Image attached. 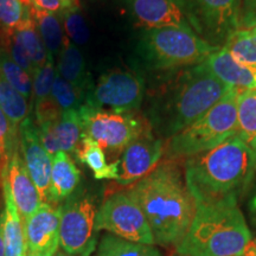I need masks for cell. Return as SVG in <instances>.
I'll list each match as a JSON object with an SVG mask.
<instances>
[{
  "instance_id": "30",
  "label": "cell",
  "mask_w": 256,
  "mask_h": 256,
  "mask_svg": "<svg viewBox=\"0 0 256 256\" xmlns=\"http://www.w3.org/2000/svg\"><path fill=\"white\" fill-rule=\"evenodd\" d=\"M51 101L60 114L63 112L80 110L84 104V95L56 74L51 90Z\"/></svg>"
},
{
  "instance_id": "7",
  "label": "cell",
  "mask_w": 256,
  "mask_h": 256,
  "mask_svg": "<svg viewBox=\"0 0 256 256\" xmlns=\"http://www.w3.org/2000/svg\"><path fill=\"white\" fill-rule=\"evenodd\" d=\"M82 118L83 136L90 138L104 151L119 154L148 130L150 124L133 113H115L108 110H94L83 104L80 108Z\"/></svg>"
},
{
  "instance_id": "37",
  "label": "cell",
  "mask_w": 256,
  "mask_h": 256,
  "mask_svg": "<svg viewBox=\"0 0 256 256\" xmlns=\"http://www.w3.org/2000/svg\"><path fill=\"white\" fill-rule=\"evenodd\" d=\"M30 2L34 8L51 12V14H58V12L62 14L63 11L69 8L64 0H30Z\"/></svg>"
},
{
  "instance_id": "1",
  "label": "cell",
  "mask_w": 256,
  "mask_h": 256,
  "mask_svg": "<svg viewBox=\"0 0 256 256\" xmlns=\"http://www.w3.org/2000/svg\"><path fill=\"white\" fill-rule=\"evenodd\" d=\"M255 171L254 153L236 134L215 148L188 156L185 183L196 206L238 204Z\"/></svg>"
},
{
  "instance_id": "26",
  "label": "cell",
  "mask_w": 256,
  "mask_h": 256,
  "mask_svg": "<svg viewBox=\"0 0 256 256\" xmlns=\"http://www.w3.org/2000/svg\"><path fill=\"white\" fill-rule=\"evenodd\" d=\"M96 256H162L154 246L130 242L107 234L98 246Z\"/></svg>"
},
{
  "instance_id": "28",
  "label": "cell",
  "mask_w": 256,
  "mask_h": 256,
  "mask_svg": "<svg viewBox=\"0 0 256 256\" xmlns=\"http://www.w3.org/2000/svg\"><path fill=\"white\" fill-rule=\"evenodd\" d=\"M28 101L0 76V108L17 130L30 113Z\"/></svg>"
},
{
  "instance_id": "5",
  "label": "cell",
  "mask_w": 256,
  "mask_h": 256,
  "mask_svg": "<svg viewBox=\"0 0 256 256\" xmlns=\"http://www.w3.org/2000/svg\"><path fill=\"white\" fill-rule=\"evenodd\" d=\"M139 48L150 68L171 72L202 64L218 49L192 28L172 26L145 28Z\"/></svg>"
},
{
  "instance_id": "15",
  "label": "cell",
  "mask_w": 256,
  "mask_h": 256,
  "mask_svg": "<svg viewBox=\"0 0 256 256\" xmlns=\"http://www.w3.org/2000/svg\"><path fill=\"white\" fill-rule=\"evenodd\" d=\"M126 4L136 23L145 28H192L182 0H126Z\"/></svg>"
},
{
  "instance_id": "2",
  "label": "cell",
  "mask_w": 256,
  "mask_h": 256,
  "mask_svg": "<svg viewBox=\"0 0 256 256\" xmlns=\"http://www.w3.org/2000/svg\"><path fill=\"white\" fill-rule=\"evenodd\" d=\"M128 192L142 210L156 244L177 247L196 214L194 198L178 166L174 162L158 165Z\"/></svg>"
},
{
  "instance_id": "34",
  "label": "cell",
  "mask_w": 256,
  "mask_h": 256,
  "mask_svg": "<svg viewBox=\"0 0 256 256\" xmlns=\"http://www.w3.org/2000/svg\"><path fill=\"white\" fill-rule=\"evenodd\" d=\"M0 46L8 52V55L20 68H23L28 75L34 78L36 70H34L30 58L25 52L23 46L16 36L14 30H0Z\"/></svg>"
},
{
  "instance_id": "6",
  "label": "cell",
  "mask_w": 256,
  "mask_h": 256,
  "mask_svg": "<svg viewBox=\"0 0 256 256\" xmlns=\"http://www.w3.org/2000/svg\"><path fill=\"white\" fill-rule=\"evenodd\" d=\"M238 89L232 88L217 104L185 130L171 136L168 156H192L209 151L238 134Z\"/></svg>"
},
{
  "instance_id": "4",
  "label": "cell",
  "mask_w": 256,
  "mask_h": 256,
  "mask_svg": "<svg viewBox=\"0 0 256 256\" xmlns=\"http://www.w3.org/2000/svg\"><path fill=\"white\" fill-rule=\"evenodd\" d=\"M250 240L238 204L198 206L176 252L179 256H240Z\"/></svg>"
},
{
  "instance_id": "11",
  "label": "cell",
  "mask_w": 256,
  "mask_h": 256,
  "mask_svg": "<svg viewBox=\"0 0 256 256\" xmlns=\"http://www.w3.org/2000/svg\"><path fill=\"white\" fill-rule=\"evenodd\" d=\"M96 208L87 196H70L62 206L60 240L62 252L69 256H90L98 246Z\"/></svg>"
},
{
  "instance_id": "44",
  "label": "cell",
  "mask_w": 256,
  "mask_h": 256,
  "mask_svg": "<svg viewBox=\"0 0 256 256\" xmlns=\"http://www.w3.org/2000/svg\"><path fill=\"white\" fill-rule=\"evenodd\" d=\"M177 256H179V255H177Z\"/></svg>"
},
{
  "instance_id": "16",
  "label": "cell",
  "mask_w": 256,
  "mask_h": 256,
  "mask_svg": "<svg viewBox=\"0 0 256 256\" xmlns=\"http://www.w3.org/2000/svg\"><path fill=\"white\" fill-rule=\"evenodd\" d=\"M0 176L8 179L14 203L24 223L42 206L40 192L28 174L20 150H16L6 165L0 170Z\"/></svg>"
},
{
  "instance_id": "10",
  "label": "cell",
  "mask_w": 256,
  "mask_h": 256,
  "mask_svg": "<svg viewBox=\"0 0 256 256\" xmlns=\"http://www.w3.org/2000/svg\"><path fill=\"white\" fill-rule=\"evenodd\" d=\"M196 34L210 46L220 48L240 30V0H182Z\"/></svg>"
},
{
  "instance_id": "39",
  "label": "cell",
  "mask_w": 256,
  "mask_h": 256,
  "mask_svg": "<svg viewBox=\"0 0 256 256\" xmlns=\"http://www.w3.org/2000/svg\"><path fill=\"white\" fill-rule=\"evenodd\" d=\"M240 256H256V238L250 240V242L248 243L247 247Z\"/></svg>"
},
{
  "instance_id": "8",
  "label": "cell",
  "mask_w": 256,
  "mask_h": 256,
  "mask_svg": "<svg viewBox=\"0 0 256 256\" xmlns=\"http://www.w3.org/2000/svg\"><path fill=\"white\" fill-rule=\"evenodd\" d=\"M95 230H104L130 242L156 244L142 210L128 190L116 192L102 203L96 211Z\"/></svg>"
},
{
  "instance_id": "42",
  "label": "cell",
  "mask_w": 256,
  "mask_h": 256,
  "mask_svg": "<svg viewBox=\"0 0 256 256\" xmlns=\"http://www.w3.org/2000/svg\"><path fill=\"white\" fill-rule=\"evenodd\" d=\"M249 30H252V32H254V34H256V26L252 28H249Z\"/></svg>"
},
{
  "instance_id": "31",
  "label": "cell",
  "mask_w": 256,
  "mask_h": 256,
  "mask_svg": "<svg viewBox=\"0 0 256 256\" xmlns=\"http://www.w3.org/2000/svg\"><path fill=\"white\" fill-rule=\"evenodd\" d=\"M56 66L55 58L48 54L46 63L43 64L40 69L37 70V72L34 76V110H38L40 106L46 104L51 98V90H52L54 81L56 78Z\"/></svg>"
},
{
  "instance_id": "19",
  "label": "cell",
  "mask_w": 256,
  "mask_h": 256,
  "mask_svg": "<svg viewBox=\"0 0 256 256\" xmlns=\"http://www.w3.org/2000/svg\"><path fill=\"white\" fill-rule=\"evenodd\" d=\"M81 180V172L66 152H58L52 158L51 168L50 203L57 206L60 202L68 200Z\"/></svg>"
},
{
  "instance_id": "41",
  "label": "cell",
  "mask_w": 256,
  "mask_h": 256,
  "mask_svg": "<svg viewBox=\"0 0 256 256\" xmlns=\"http://www.w3.org/2000/svg\"><path fill=\"white\" fill-rule=\"evenodd\" d=\"M55 256H69V255L66 254V252H58Z\"/></svg>"
},
{
  "instance_id": "25",
  "label": "cell",
  "mask_w": 256,
  "mask_h": 256,
  "mask_svg": "<svg viewBox=\"0 0 256 256\" xmlns=\"http://www.w3.org/2000/svg\"><path fill=\"white\" fill-rule=\"evenodd\" d=\"M14 31L37 72V70L40 69L43 64L46 63L48 51L44 46L40 34H38L32 14L25 19L23 23H20L17 28H14Z\"/></svg>"
},
{
  "instance_id": "14",
  "label": "cell",
  "mask_w": 256,
  "mask_h": 256,
  "mask_svg": "<svg viewBox=\"0 0 256 256\" xmlns=\"http://www.w3.org/2000/svg\"><path fill=\"white\" fill-rule=\"evenodd\" d=\"M19 146L25 166L43 203H50L52 158L42 145L36 124L28 116L18 128Z\"/></svg>"
},
{
  "instance_id": "38",
  "label": "cell",
  "mask_w": 256,
  "mask_h": 256,
  "mask_svg": "<svg viewBox=\"0 0 256 256\" xmlns=\"http://www.w3.org/2000/svg\"><path fill=\"white\" fill-rule=\"evenodd\" d=\"M0 256H5V240H4V210L0 211Z\"/></svg>"
},
{
  "instance_id": "29",
  "label": "cell",
  "mask_w": 256,
  "mask_h": 256,
  "mask_svg": "<svg viewBox=\"0 0 256 256\" xmlns=\"http://www.w3.org/2000/svg\"><path fill=\"white\" fill-rule=\"evenodd\" d=\"M0 76L20 92L25 98H30L34 92V78L18 66L8 52L0 46Z\"/></svg>"
},
{
  "instance_id": "13",
  "label": "cell",
  "mask_w": 256,
  "mask_h": 256,
  "mask_svg": "<svg viewBox=\"0 0 256 256\" xmlns=\"http://www.w3.org/2000/svg\"><path fill=\"white\" fill-rule=\"evenodd\" d=\"M60 215L62 206L42 203L24 223L26 256H55L58 252Z\"/></svg>"
},
{
  "instance_id": "43",
  "label": "cell",
  "mask_w": 256,
  "mask_h": 256,
  "mask_svg": "<svg viewBox=\"0 0 256 256\" xmlns=\"http://www.w3.org/2000/svg\"><path fill=\"white\" fill-rule=\"evenodd\" d=\"M25 2H30V0H25Z\"/></svg>"
},
{
  "instance_id": "20",
  "label": "cell",
  "mask_w": 256,
  "mask_h": 256,
  "mask_svg": "<svg viewBox=\"0 0 256 256\" xmlns=\"http://www.w3.org/2000/svg\"><path fill=\"white\" fill-rule=\"evenodd\" d=\"M57 58H58L56 66L57 74L81 92L86 98V94L92 87V83L89 81V75L86 68V60L78 46L66 38Z\"/></svg>"
},
{
  "instance_id": "3",
  "label": "cell",
  "mask_w": 256,
  "mask_h": 256,
  "mask_svg": "<svg viewBox=\"0 0 256 256\" xmlns=\"http://www.w3.org/2000/svg\"><path fill=\"white\" fill-rule=\"evenodd\" d=\"M176 72L153 110L156 126L166 136H174L194 124L232 88L214 76L203 63Z\"/></svg>"
},
{
  "instance_id": "36",
  "label": "cell",
  "mask_w": 256,
  "mask_h": 256,
  "mask_svg": "<svg viewBox=\"0 0 256 256\" xmlns=\"http://www.w3.org/2000/svg\"><path fill=\"white\" fill-rule=\"evenodd\" d=\"M256 26V0H240V28Z\"/></svg>"
},
{
  "instance_id": "22",
  "label": "cell",
  "mask_w": 256,
  "mask_h": 256,
  "mask_svg": "<svg viewBox=\"0 0 256 256\" xmlns=\"http://www.w3.org/2000/svg\"><path fill=\"white\" fill-rule=\"evenodd\" d=\"M54 133L60 152L76 154L83 138V124L80 110L63 112L56 121Z\"/></svg>"
},
{
  "instance_id": "21",
  "label": "cell",
  "mask_w": 256,
  "mask_h": 256,
  "mask_svg": "<svg viewBox=\"0 0 256 256\" xmlns=\"http://www.w3.org/2000/svg\"><path fill=\"white\" fill-rule=\"evenodd\" d=\"M78 160L88 166L95 179H115L119 177V160L108 162L104 148L90 138L83 136L76 152Z\"/></svg>"
},
{
  "instance_id": "32",
  "label": "cell",
  "mask_w": 256,
  "mask_h": 256,
  "mask_svg": "<svg viewBox=\"0 0 256 256\" xmlns=\"http://www.w3.org/2000/svg\"><path fill=\"white\" fill-rule=\"evenodd\" d=\"M32 14L25 0H0V30H14Z\"/></svg>"
},
{
  "instance_id": "35",
  "label": "cell",
  "mask_w": 256,
  "mask_h": 256,
  "mask_svg": "<svg viewBox=\"0 0 256 256\" xmlns=\"http://www.w3.org/2000/svg\"><path fill=\"white\" fill-rule=\"evenodd\" d=\"M18 133L17 128L0 108V170L6 165L16 150H18Z\"/></svg>"
},
{
  "instance_id": "24",
  "label": "cell",
  "mask_w": 256,
  "mask_h": 256,
  "mask_svg": "<svg viewBox=\"0 0 256 256\" xmlns=\"http://www.w3.org/2000/svg\"><path fill=\"white\" fill-rule=\"evenodd\" d=\"M238 136L252 148L256 142V89L240 90L238 96Z\"/></svg>"
},
{
  "instance_id": "12",
  "label": "cell",
  "mask_w": 256,
  "mask_h": 256,
  "mask_svg": "<svg viewBox=\"0 0 256 256\" xmlns=\"http://www.w3.org/2000/svg\"><path fill=\"white\" fill-rule=\"evenodd\" d=\"M162 153L164 142L148 128L124 150L116 182L121 185L136 184L158 166Z\"/></svg>"
},
{
  "instance_id": "27",
  "label": "cell",
  "mask_w": 256,
  "mask_h": 256,
  "mask_svg": "<svg viewBox=\"0 0 256 256\" xmlns=\"http://www.w3.org/2000/svg\"><path fill=\"white\" fill-rule=\"evenodd\" d=\"M238 62L256 69V34L249 28H240L222 46Z\"/></svg>"
},
{
  "instance_id": "40",
  "label": "cell",
  "mask_w": 256,
  "mask_h": 256,
  "mask_svg": "<svg viewBox=\"0 0 256 256\" xmlns=\"http://www.w3.org/2000/svg\"><path fill=\"white\" fill-rule=\"evenodd\" d=\"M252 153H254V158H255V168H256V142H255V145L252 146Z\"/></svg>"
},
{
  "instance_id": "9",
  "label": "cell",
  "mask_w": 256,
  "mask_h": 256,
  "mask_svg": "<svg viewBox=\"0 0 256 256\" xmlns=\"http://www.w3.org/2000/svg\"><path fill=\"white\" fill-rule=\"evenodd\" d=\"M144 94L145 82L139 74L113 70L92 84L83 104L94 110L132 113L142 106Z\"/></svg>"
},
{
  "instance_id": "18",
  "label": "cell",
  "mask_w": 256,
  "mask_h": 256,
  "mask_svg": "<svg viewBox=\"0 0 256 256\" xmlns=\"http://www.w3.org/2000/svg\"><path fill=\"white\" fill-rule=\"evenodd\" d=\"M4 198V240L5 256H26L24 238V226L20 214L16 206L8 182L0 176Z\"/></svg>"
},
{
  "instance_id": "33",
  "label": "cell",
  "mask_w": 256,
  "mask_h": 256,
  "mask_svg": "<svg viewBox=\"0 0 256 256\" xmlns=\"http://www.w3.org/2000/svg\"><path fill=\"white\" fill-rule=\"evenodd\" d=\"M63 28L66 34V40L76 46H84L89 40V30L78 6L66 10L62 14Z\"/></svg>"
},
{
  "instance_id": "17",
  "label": "cell",
  "mask_w": 256,
  "mask_h": 256,
  "mask_svg": "<svg viewBox=\"0 0 256 256\" xmlns=\"http://www.w3.org/2000/svg\"><path fill=\"white\" fill-rule=\"evenodd\" d=\"M214 76L238 90L256 89V69L243 66L224 48H218L203 62Z\"/></svg>"
},
{
  "instance_id": "23",
  "label": "cell",
  "mask_w": 256,
  "mask_h": 256,
  "mask_svg": "<svg viewBox=\"0 0 256 256\" xmlns=\"http://www.w3.org/2000/svg\"><path fill=\"white\" fill-rule=\"evenodd\" d=\"M32 16L36 23L38 34L43 40L48 54L56 58L62 50L66 38L63 36L62 25L56 14L42 11L32 8Z\"/></svg>"
}]
</instances>
